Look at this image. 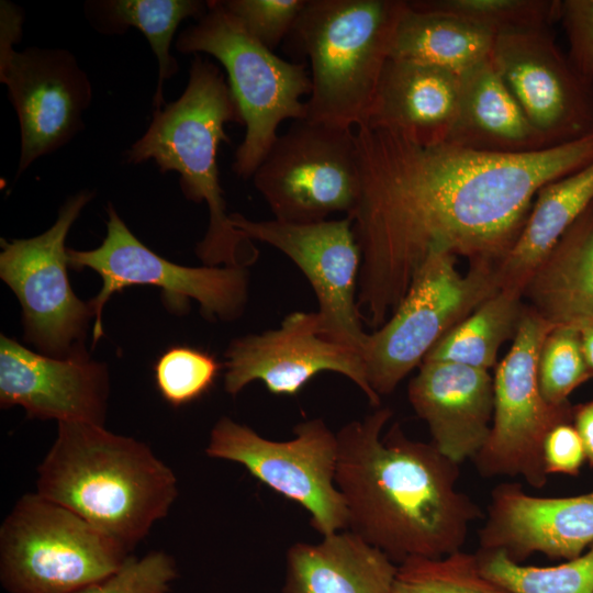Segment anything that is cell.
Listing matches in <instances>:
<instances>
[{
    "label": "cell",
    "instance_id": "6da1fadb",
    "mask_svg": "<svg viewBox=\"0 0 593 593\" xmlns=\"http://www.w3.org/2000/svg\"><path fill=\"white\" fill-rule=\"evenodd\" d=\"M356 141L359 193L346 216L361 254L357 306L373 329L396 310L429 256L496 266L539 189L593 163V134L524 155L419 146L366 126Z\"/></svg>",
    "mask_w": 593,
    "mask_h": 593
},
{
    "label": "cell",
    "instance_id": "7a4b0ae2",
    "mask_svg": "<svg viewBox=\"0 0 593 593\" xmlns=\"http://www.w3.org/2000/svg\"><path fill=\"white\" fill-rule=\"evenodd\" d=\"M392 415L379 406L336 433L347 527L396 564L461 550L481 511L458 488L460 465L432 441L409 438L399 423L383 434Z\"/></svg>",
    "mask_w": 593,
    "mask_h": 593
},
{
    "label": "cell",
    "instance_id": "3957f363",
    "mask_svg": "<svg viewBox=\"0 0 593 593\" xmlns=\"http://www.w3.org/2000/svg\"><path fill=\"white\" fill-rule=\"evenodd\" d=\"M36 493L131 551L168 514L178 488L172 470L145 443L103 425L60 422L37 468Z\"/></svg>",
    "mask_w": 593,
    "mask_h": 593
},
{
    "label": "cell",
    "instance_id": "277c9868",
    "mask_svg": "<svg viewBox=\"0 0 593 593\" xmlns=\"http://www.w3.org/2000/svg\"><path fill=\"white\" fill-rule=\"evenodd\" d=\"M243 125L238 105L221 69L194 55L182 94L153 110L145 133L127 149L125 161L154 160L161 174L175 171L188 200L205 202L209 225L195 253L205 266L247 267L259 253L253 240L235 228L226 212L220 183L217 153L228 142L227 123Z\"/></svg>",
    "mask_w": 593,
    "mask_h": 593
},
{
    "label": "cell",
    "instance_id": "5b68a950",
    "mask_svg": "<svg viewBox=\"0 0 593 593\" xmlns=\"http://www.w3.org/2000/svg\"><path fill=\"white\" fill-rule=\"evenodd\" d=\"M405 9L406 0H306L291 32L310 63L305 120L366 124Z\"/></svg>",
    "mask_w": 593,
    "mask_h": 593
},
{
    "label": "cell",
    "instance_id": "8992f818",
    "mask_svg": "<svg viewBox=\"0 0 593 593\" xmlns=\"http://www.w3.org/2000/svg\"><path fill=\"white\" fill-rule=\"evenodd\" d=\"M176 48L213 56L226 70L246 130L232 169L240 178L253 177L279 136L280 124L306 119L303 97L311 93L309 68L260 44L222 0L208 1L205 13L179 34Z\"/></svg>",
    "mask_w": 593,
    "mask_h": 593
},
{
    "label": "cell",
    "instance_id": "52a82bcc",
    "mask_svg": "<svg viewBox=\"0 0 593 593\" xmlns=\"http://www.w3.org/2000/svg\"><path fill=\"white\" fill-rule=\"evenodd\" d=\"M130 552L70 510L29 493L0 527V582L9 593H76L116 571Z\"/></svg>",
    "mask_w": 593,
    "mask_h": 593
},
{
    "label": "cell",
    "instance_id": "ba28073f",
    "mask_svg": "<svg viewBox=\"0 0 593 593\" xmlns=\"http://www.w3.org/2000/svg\"><path fill=\"white\" fill-rule=\"evenodd\" d=\"M456 261L447 253L429 256L396 310L368 333L362 358L368 382L380 398L391 394L450 329L500 291L495 265L470 264L461 275Z\"/></svg>",
    "mask_w": 593,
    "mask_h": 593
},
{
    "label": "cell",
    "instance_id": "9c48e42d",
    "mask_svg": "<svg viewBox=\"0 0 593 593\" xmlns=\"http://www.w3.org/2000/svg\"><path fill=\"white\" fill-rule=\"evenodd\" d=\"M275 220L307 224L349 215L359 193L356 132L293 121L253 175Z\"/></svg>",
    "mask_w": 593,
    "mask_h": 593
},
{
    "label": "cell",
    "instance_id": "30bf717a",
    "mask_svg": "<svg viewBox=\"0 0 593 593\" xmlns=\"http://www.w3.org/2000/svg\"><path fill=\"white\" fill-rule=\"evenodd\" d=\"M107 235L91 250L68 248L74 269L89 268L99 273L102 288L89 304L92 309L93 342L103 335L102 310L114 292L133 286L161 290L164 302L182 312L189 300L197 301L206 317L233 321L248 300V270L234 266L186 267L174 264L146 247L125 225L111 203L107 208Z\"/></svg>",
    "mask_w": 593,
    "mask_h": 593
},
{
    "label": "cell",
    "instance_id": "8fae6325",
    "mask_svg": "<svg viewBox=\"0 0 593 593\" xmlns=\"http://www.w3.org/2000/svg\"><path fill=\"white\" fill-rule=\"evenodd\" d=\"M293 437L276 441L227 416L210 433L208 457L243 466L254 478L299 503L322 536L347 527V510L335 474L338 457L336 433L322 418L296 424Z\"/></svg>",
    "mask_w": 593,
    "mask_h": 593
},
{
    "label": "cell",
    "instance_id": "7c38bea8",
    "mask_svg": "<svg viewBox=\"0 0 593 593\" xmlns=\"http://www.w3.org/2000/svg\"><path fill=\"white\" fill-rule=\"evenodd\" d=\"M552 327L527 306L511 349L496 367L490 434L472 459L482 477H519L535 489L548 481L545 440L570 417L568 404H549L538 383L539 351Z\"/></svg>",
    "mask_w": 593,
    "mask_h": 593
},
{
    "label": "cell",
    "instance_id": "4fadbf2b",
    "mask_svg": "<svg viewBox=\"0 0 593 593\" xmlns=\"http://www.w3.org/2000/svg\"><path fill=\"white\" fill-rule=\"evenodd\" d=\"M92 197L82 190L68 198L55 223L35 237L1 240L0 277L20 301L25 338L52 357L81 349L93 316L90 304L71 289L65 246L71 225Z\"/></svg>",
    "mask_w": 593,
    "mask_h": 593
},
{
    "label": "cell",
    "instance_id": "5bb4252c",
    "mask_svg": "<svg viewBox=\"0 0 593 593\" xmlns=\"http://www.w3.org/2000/svg\"><path fill=\"white\" fill-rule=\"evenodd\" d=\"M230 219L250 240L277 248L303 272L318 302L322 336L362 355L368 333L357 306L361 254L350 217L307 224L254 221L238 213Z\"/></svg>",
    "mask_w": 593,
    "mask_h": 593
},
{
    "label": "cell",
    "instance_id": "9a60e30c",
    "mask_svg": "<svg viewBox=\"0 0 593 593\" xmlns=\"http://www.w3.org/2000/svg\"><path fill=\"white\" fill-rule=\"evenodd\" d=\"M491 60L551 147L593 134V81L573 68L550 27L497 34Z\"/></svg>",
    "mask_w": 593,
    "mask_h": 593
},
{
    "label": "cell",
    "instance_id": "2e32d148",
    "mask_svg": "<svg viewBox=\"0 0 593 593\" xmlns=\"http://www.w3.org/2000/svg\"><path fill=\"white\" fill-rule=\"evenodd\" d=\"M225 359L224 389L232 396L257 380L272 394L295 395L312 378L331 371L349 379L372 406H380L362 355L322 336L316 312L295 311L277 328L233 339Z\"/></svg>",
    "mask_w": 593,
    "mask_h": 593
},
{
    "label": "cell",
    "instance_id": "e0dca14e",
    "mask_svg": "<svg viewBox=\"0 0 593 593\" xmlns=\"http://www.w3.org/2000/svg\"><path fill=\"white\" fill-rule=\"evenodd\" d=\"M0 81L20 125L19 176L83 128L92 88L75 56L61 48L0 53Z\"/></svg>",
    "mask_w": 593,
    "mask_h": 593
},
{
    "label": "cell",
    "instance_id": "ac0fdd59",
    "mask_svg": "<svg viewBox=\"0 0 593 593\" xmlns=\"http://www.w3.org/2000/svg\"><path fill=\"white\" fill-rule=\"evenodd\" d=\"M109 394L107 368L85 349L67 357L32 351L0 339V405L22 406L27 416L103 425Z\"/></svg>",
    "mask_w": 593,
    "mask_h": 593
},
{
    "label": "cell",
    "instance_id": "d6986e66",
    "mask_svg": "<svg viewBox=\"0 0 593 593\" xmlns=\"http://www.w3.org/2000/svg\"><path fill=\"white\" fill-rule=\"evenodd\" d=\"M478 537L479 550H499L518 563L534 553L575 559L593 544V491L546 497L517 482L497 484Z\"/></svg>",
    "mask_w": 593,
    "mask_h": 593
},
{
    "label": "cell",
    "instance_id": "ffe728a7",
    "mask_svg": "<svg viewBox=\"0 0 593 593\" xmlns=\"http://www.w3.org/2000/svg\"><path fill=\"white\" fill-rule=\"evenodd\" d=\"M407 398L450 460H472L491 429L494 391L489 370L447 361H423L410 381Z\"/></svg>",
    "mask_w": 593,
    "mask_h": 593
},
{
    "label": "cell",
    "instance_id": "44dd1931",
    "mask_svg": "<svg viewBox=\"0 0 593 593\" xmlns=\"http://www.w3.org/2000/svg\"><path fill=\"white\" fill-rule=\"evenodd\" d=\"M459 96L460 75L390 58L363 126L394 133L419 146L443 144L452 128Z\"/></svg>",
    "mask_w": 593,
    "mask_h": 593
},
{
    "label": "cell",
    "instance_id": "7402d4cb",
    "mask_svg": "<svg viewBox=\"0 0 593 593\" xmlns=\"http://www.w3.org/2000/svg\"><path fill=\"white\" fill-rule=\"evenodd\" d=\"M446 143L495 155L551 148L527 119L491 57L460 75L458 111Z\"/></svg>",
    "mask_w": 593,
    "mask_h": 593
},
{
    "label": "cell",
    "instance_id": "603a6c76",
    "mask_svg": "<svg viewBox=\"0 0 593 593\" xmlns=\"http://www.w3.org/2000/svg\"><path fill=\"white\" fill-rule=\"evenodd\" d=\"M396 569L359 535L339 530L288 549L282 593H392Z\"/></svg>",
    "mask_w": 593,
    "mask_h": 593
},
{
    "label": "cell",
    "instance_id": "cb8c5ba5",
    "mask_svg": "<svg viewBox=\"0 0 593 593\" xmlns=\"http://www.w3.org/2000/svg\"><path fill=\"white\" fill-rule=\"evenodd\" d=\"M522 298L553 326L593 325V203L537 267Z\"/></svg>",
    "mask_w": 593,
    "mask_h": 593
},
{
    "label": "cell",
    "instance_id": "d4e9b609",
    "mask_svg": "<svg viewBox=\"0 0 593 593\" xmlns=\"http://www.w3.org/2000/svg\"><path fill=\"white\" fill-rule=\"evenodd\" d=\"M592 203L593 163L541 187L519 236L495 266L500 290L522 295L537 267Z\"/></svg>",
    "mask_w": 593,
    "mask_h": 593
},
{
    "label": "cell",
    "instance_id": "484cf974",
    "mask_svg": "<svg viewBox=\"0 0 593 593\" xmlns=\"http://www.w3.org/2000/svg\"><path fill=\"white\" fill-rule=\"evenodd\" d=\"M495 34L457 16L413 10L398 24L391 58L436 66L462 75L492 55Z\"/></svg>",
    "mask_w": 593,
    "mask_h": 593
},
{
    "label": "cell",
    "instance_id": "4316f807",
    "mask_svg": "<svg viewBox=\"0 0 593 593\" xmlns=\"http://www.w3.org/2000/svg\"><path fill=\"white\" fill-rule=\"evenodd\" d=\"M90 20L100 32L123 33L136 27L147 38L158 60V81L153 98L154 110L163 108L164 83L178 71L177 60L170 55V45L179 24L189 18L200 19L208 1L198 0H108L93 1Z\"/></svg>",
    "mask_w": 593,
    "mask_h": 593
},
{
    "label": "cell",
    "instance_id": "83f0119b",
    "mask_svg": "<svg viewBox=\"0 0 593 593\" xmlns=\"http://www.w3.org/2000/svg\"><path fill=\"white\" fill-rule=\"evenodd\" d=\"M527 311L522 295L500 290L450 329L423 361H447L489 370L504 342L514 339Z\"/></svg>",
    "mask_w": 593,
    "mask_h": 593
},
{
    "label": "cell",
    "instance_id": "f1b7e54d",
    "mask_svg": "<svg viewBox=\"0 0 593 593\" xmlns=\"http://www.w3.org/2000/svg\"><path fill=\"white\" fill-rule=\"evenodd\" d=\"M477 553L482 573L511 593H593V544L552 567L524 566L499 550Z\"/></svg>",
    "mask_w": 593,
    "mask_h": 593
},
{
    "label": "cell",
    "instance_id": "f546056e",
    "mask_svg": "<svg viewBox=\"0 0 593 593\" xmlns=\"http://www.w3.org/2000/svg\"><path fill=\"white\" fill-rule=\"evenodd\" d=\"M392 593H511L486 578L478 553L462 549L441 558L414 557L398 564Z\"/></svg>",
    "mask_w": 593,
    "mask_h": 593
},
{
    "label": "cell",
    "instance_id": "4dcf8cb0",
    "mask_svg": "<svg viewBox=\"0 0 593 593\" xmlns=\"http://www.w3.org/2000/svg\"><path fill=\"white\" fill-rule=\"evenodd\" d=\"M417 11L448 14L497 35L551 27L560 20L561 0H406Z\"/></svg>",
    "mask_w": 593,
    "mask_h": 593
},
{
    "label": "cell",
    "instance_id": "1f68e13d",
    "mask_svg": "<svg viewBox=\"0 0 593 593\" xmlns=\"http://www.w3.org/2000/svg\"><path fill=\"white\" fill-rule=\"evenodd\" d=\"M222 365L204 349L171 346L154 365V379L163 399L175 407L192 403L213 387Z\"/></svg>",
    "mask_w": 593,
    "mask_h": 593
},
{
    "label": "cell",
    "instance_id": "d6a6232c",
    "mask_svg": "<svg viewBox=\"0 0 593 593\" xmlns=\"http://www.w3.org/2000/svg\"><path fill=\"white\" fill-rule=\"evenodd\" d=\"M537 374L541 394L549 404H568L571 392L592 376L578 328L553 326L550 329L539 351Z\"/></svg>",
    "mask_w": 593,
    "mask_h": 593
},
{
    "label": "cell",
    "instance_id": "836d02e7",
    "mask_svg": "<svg viewBox=\"0 0 593 593\" xmlns=\"http://www.w3.org/2000/svg\"><path fill=\"white\" fill-rule=\"evenodd\" d=\"M177 575L176 561L165 551L131 555L116 571L76 593H169Z\"/></svg>",
    "mask_w": 593,
    "mask_h": 593
},
{
    "label": "cell",
    "instance_id": "e575fe53",
    "mask_svg": "<svg viewBox=\"0 0 593 593\" xmlns=\"http://www.w3.org/2000/svg\"><path fill=\"white\" fill-rule=\"evenodd\" d=\"M245 30L270 51L293 31L306 0H222Z\"/></svg>",
    "mask_w": 593,
    "mask_h": 593
},
{
    "label": "cell",
    "instance_id": "d590c367",
    "mask_svg": "<svg viewBox=\"0 0 593 593\" xmlns=\"http://www.w3.org/2000/svg\"><path fill=\"white\" fill-rule=\"evenodd\" d=\"M573 68L593 81V0H561L560 20Z\"/></svg>",
    "mask_w": 593,
    "mask_h": 593
},
{
    "label": "cell",
    "instance_id": "8d00e7d4",
    "mask_svg": "<svg viewBox=\"0 0 593 593\" xmlns=\"http://www.w3.org/2000/svg\"><path fill=\"white\" fill-rule=\"evenodd\" d=\"M586 459L582 439L574 426L562 423L553 427L544 445L547 474L575 475Z\"/></svg>",
    "mask_w": 593,
    "mask_h": 593
},
{
    "label": "cell",
    "instance_id": "74e56055",
    "mask_svg": "<svg viewBox=\"0 0 593 593\" xmlns=\"http://www.w3.org/2000/svg\"><path fill=\"white\" fill-rule=\"evenodd\" d=\"M0 22V53H4L13 49L21 38L23 14L14 4L1 1Z\"/></svg>",
    "mask_w": 593,
    "mask_h": 593
},
{
    "label": "cell",
    "instance_id": "f35d334b",
    "mask_svg": "<svg viewBox=\"0 0 593 593\" xmlns=\"http://www.w3.org/2000/svg\"><path fill=\"white\" fill-rule=\"evenodd\" d=\"M574 427L582 439L586 459L593 466V401L578 409Z\"/></svg>",
    "mask_w": 593,
    "mask_h": 593
},
{
    "label": "cell",
    "instance_id": "ab89813d",
    "mask_svg": "<svg viewBox=\"0 0 593 593\" xmlns=\"http://www.w3.org/2000/svg\"><path fill=\"white\" fill-rule=\"evenodd\" d=\"M579 331L581 336L583 355L593 374V325L584 326Z\"/></svg>",
    "mask_w": 593,
    "mask_h": 593
}]
</instances>
